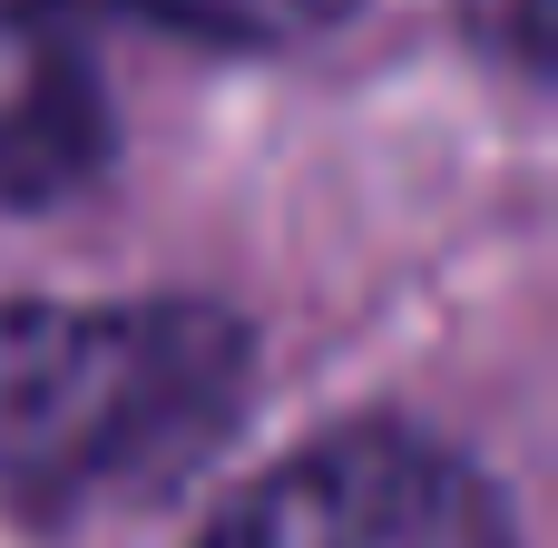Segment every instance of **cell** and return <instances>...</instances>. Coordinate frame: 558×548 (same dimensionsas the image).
<instances>
[{
    "instance_id": "3",
    "label": "cell",
    "mask_w": 558,
    "mask_h": 548,
    "mask_svg": "<svg viewBox=\"0 0 558 548\" xmlns=\"http://www.w3.org/2000/svg\"><path fill=\"white\" fill-rule=\"evenodd\" d=\"M108 167V88L78 20L0 10V206L78 196Z\"/></svg>"
},
{
    "instance_id": "1",
    "label": "cell",
    "mask_w": 558,
    "mask_h": 548,
    "mask_svg": "<svg viewBox=\"0 0 558 548\" xmlns=\"http://www.w3.org/2000/svg\"><path fill=\"white\" fill-rule=\"evenodd\" d=\"M226 304H0V520L69 529L177 490L245 412Z\"/></svg>"
},
{
    "instance_id": "5",
    "label": "cell",
    "mask_w": 558,
    "mask_h": 548,
    "mask_svg": "<svg viewBox=\"0 0 558 548\" xmlns=\"http://www.w3.org/2000/svg\"><path fill=\"white\" fill-rule=\"evenodd\" d=\"M549 20H558V0H461V29L510 78H549Z\"/></svg>"
},
{
    "instance_id": "4",
    "label": "cell",
    "mask_w": 558,
    "mask_h": 548,
    "mask_svg": "<svg viewBox=\"0 0 558 548\" xmlns=\"http://www.w3.org/2000/svg\"><path fill=\"white\" fill-rule=\"evenodd\" d=\"M0 10H29V20L128 10V20H157V29L216 39V49H294V39H324L353 0H0Z\"/></svg>"
},
{
    "instance_id": "2",
    "label": "cell",
    "mask_w": 558,
    "mask_h": 548,
    "mask_svg": "<svg viewBox=\"0 0 558 548\" xmlns=\"http://www.w3.org/2000/svg\"><path fill=\"white\" fill-rule=\"evenodd\" d=\"M206 548H520L510 500L432 431L353 422L275 461Z\"/></svg>"
}]
</instances>
